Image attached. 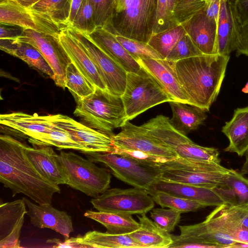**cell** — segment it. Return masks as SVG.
Instances as JSON below:
<instances>
[{
    "mask_svg": "<svg viewBox=\"0 0 248 248\" xmlns=\"http://www.w3.org/2000/svg\"><path fill=\"white\" fill-rule=\"evenodd\" d=\"M203 54L186 33L175 45L165 60L170 62Z\"/></svg>",
    "mask_w": 248,
    "mask_h": 248,
    "instance_id": "60d3db41",
    "label": "cell"
},
{
    "mask_svg": "<svg viewBox=\"0 0 248 248\" xmlns=\"http://www.w3.org/2000/svg\"><path fill=\"white\" fill-rule=\"evenodd\" d=\"M84 216L96 221L107 229V232L113 234L131 233L140 227L131 215L87 210Z\"/></svg>",
    "mask_w": 248,
    "mask_h": 248,
    "instance_id": "d6a6232c",
    "label": "cell"
},
{
    "mask_svg": "<svg viewBox=\"0 0 248 248\" xmlns=\"http://www.w3.org/2000/svg\"><path fill=\"white\" fill-rule=\"evenodd\" d=\"M240 222L242 226L248 230V206H242Z\"/></svg>",
    "mask_w": 248,
    "mask_h": 248,
    "instance_id": "db71d44e",
    "label": "cell"
},
{
    "mask_svg": "<svg viewBox=\"0 0 248 248\" xmlns=\"http://www.w3.org/2000/svg\"><path fill=\"white\" fill-rule=\"evenodd\" d=\"M14 25L0 23V40L9 39L19 36L22 33L23 29H18L19 27H13Z\"/></svg>",
    "mask_w": 248,
    "mask_h": 248,
    "instance_id": "816d5d0a",
    "label": "cell"
},
{
    "mask_svg": "<svg viewBox=\"0 0 248 248\" xmlns=\"http://www.w3.org/2000/svg\"><path fill=\"white\" fill-rule=\"evenodd\" d=\"M181 24L203 54H218L217 21L209 17L203 9Z\"/></svg>",
    "mask_w": 248,
    "mask_h": 248,
    "instance_id": "ac0fdd59",
    "label": "cell"
},
{
    "mask_svg": "<svg viewBox=\"0 0 248 248\" xmlns=\"http://www.w3.org/2000/svg\"><path fill=\"white\" fill-rule=\"evenodd\" d=\"M235 50L237 56L243 54L248 56V22L239 24Z\"/></svg>",
    "mask_w": 248,
    "mask_h": 248,
    "instance_id": "7dc6e473",
    "label": "cell"
},
{
    "mask_svg": "<svg viewBox=\"0 0 248 248\" xmlns=\"http://www.w3.org/2000/svg\"><path fill=\"white\" fill-rule=\"evenodd\" d=\"M96 28L108 30L111 24L114 0H92Z\"/></svg>",
    "mask_w": 248,
    "mask_h": 248,
    "instance_id": "f6af8a7d",
    "label": "cell"
},
{
    "mask_svg": "<svg viewBox=\"0 0 248 248\" xmlns=\"http://www.w3.org/2000/svg\"><path fill=\"white\" fill-rule=\"evenodd\" d=\"M77 238L84 248H144L129 234H113L92 231L83 236L78 235Z\"/></svg>",
    "mask_w": 248,
    "mask_h": 248,
    "instance_id": "1f68e13d",
    "label": "cell"
},
{
    "mask_svg": "<svg viewBox=\"0 0 248 248\" xmlns=\"http://www.w3.org/2000/svg\"><path fill=\"white\" fill-rule=\"evenodd\" d=\"M238 23L231 0H222L217 19L218 54L230 56L235 50L238 36Z\"/></svg>",
    "mask_w": 248,
    "mask_h": 248,
    "instance_id": "d4e9b609",
    "label": "cell"
},
{
    "mask_svg": "<svg viewBox=\"0 0 248 248\" xmlns=\"http://www.w3.org/2000/svg\"><path fill=\"white\" fill-rule=\"evenodd\" d=\"M233 9L238 23L248 22V0H234Z\"/></svg>",
    "mask_w": 248,
    "mask_h": 248,
    "instance_id": "c3c4849f",
    "label": "cell"
},
{
    "mask_svg": "<svg viewBox=\"0 0 248 248\" xmlns=\"http://www.w3.org/2000/svg\"><path fill=\"white\" fill-rule=\"evenodd\" d=\"M40 0H16L22 6L30 9Z\"/></svg>",
    "mask_w": 248,
    "mask_h": 248,
    "instance_id": "9f6ffc18",
    "label": "cell"
},
{
    "mask_svg": "<svg viewBox=\"0 0 248 248\" xmlns=\"http://www.w3.org/2000/svg\"><path fill=\"white\" fill-rule=\"evenodd\" d=\"M112 154L131 158L141 164L154 167H159L167 161L173 159L155 155L142 151L114 147Z\"/></svg>",
    "mask_w": 248,
    "mask_h": 248,
    "instance_id": "ee69618b",
    "label": "cell"
},
{
    "mask_svg": "<svg viewBox=\"0 0 248 248\" xmlns=\"http://www.w3.org/2000/svg\"><path fill=\"white\" fill-rule=\"evenodd\" d=\"M245 156V161L241 169V173L243 175L247 174L248 175V150L244 154Z\"/></svg>",
    "mask_w": 248,
    "mask_h": 248,
    "instance_id": "6f0895ef",
    "label": "cell"
},
{
    "mask_svg": "<svg viewBox=\"0 0 248 248\" xmlns=\"http://www.w3.org/2000/svg\"><path fill=\"white\" fill-rule=\"evenodd\" d=\"M22 199L28 208L27 215L34 226L50 229L65 238L70 237L74 229L71 217L67 213L54 208L51 204L37 205L25 197Z\"/></svg>",
    "mask_w": 248,
    "mask_h": 248,
    "instance_id": "d6986e66",
    "label": "cell"
},
{
    "mask_svg": "<svg viewBox=\"0 0 248 248\" xmlns=\"http://www.w3.org/2000/svg\"><path fill=\"white\" fill-rule=\"evenodd\" d=\"M0 23L32 30L56 37L67 27L22 6L16 0H0Z\"/></svg>",
    "mask_w": 248,
    "mask_h": 248,
    "instance_id": "4fadbf2b",
    "label": "cell"
},
{
    "mask_svg": "<svg viewBox=\"0 0 248 248\" xmlns=\"http://www.w3.org/2000/svg\"><path fill=\"white\" fill-rule=\"evenodd\" d=\"M176 0H167V5H168V13L170 16V17L171 20L175 24H180L177 23L174 19L173 16V12L174 7L175 6Z\"/></svg>",
    "mask_w": 248,
    "mask_h": 248,
    "instance_id": "11a10c76",
    "label": "cell"
},
{
    "mask_svg": "<svg viewBox=\"0 0 248 248\" xmlns=\"http://www.w3.org/2000/svg\"><path fill=\"white\" fill-rule=\"evenodd\" d=\"M26 144L8 135L0 136V182L12 196L23 194L39 204H51L59 186L42 177L26 154Z\"/></svg>",
    "mask_w": 248,
    "mask_h": 248,
    "instance_id": "6da1fadb",
    "label": "cell"
},
{
    "mask_svg": "<svg viewBox=\"0 0 248 248\" xmlns=\"http://www.w3.org/2000/svg\"><path fill=\"white\" fill-rule=\"evenodd\" d=\"M83 1V0H72L70 14L68 22V26H69L72 23Z\"/></svg>",
    "mask_w": 248,
    "mask_h": 248,
    "instance_id": "f5cc1de1",
    "label": "cell"
},
{
    "mask_svg": "<svg viewBox=\"0 0 248 248\" xmlns=\"http://www.w3.org/2000/svg\"><path fill=\"white\" fill-rule=\"evenodd\" d=\"M221 3L222 0H206L203 10L209 17L217 21Z\"/></svg>",
    "mask_w": 248,
    "mask_h": 248,
    "instance_id": "f907efd6",
    "label": "cell"
},
{
    "mask_svg": "<svg viewBox=\"0 0 248 248\" xmlns=\"http://www.w3.org/2000/svg\"><path fill=\"white\" fill-rule=\"evenodd\" d=\"M26 154L40 175L59 186L67 185L68 177L63 165L51 146L27 145Z\"/></svg>",
    "mask_w": 248,
    "mask_h": 248,
    "instance_id": "e0dca14e",
    "label": "cell"
},
{
    "mask_svg": "<svg viewBox=\"0 0 248 248\" xmlns=\"http://www.w3.org/2000/svg\"><path fill=\"white\" fill-rule=\"evenodd\" d=\"M103 51L116 62L127 73H138L141 67L121 44L115 34L104 28H96L85 34Z\"/></svg>",
    "mask_w": 248,
    "mask_h": 248,
    "instance_id": "cb8c5ba5",
    "label": "cell"
},
{
    "mask_svg": "<svg viewBox=\"0 0 248 248\" xmlns=\"http://www.w3.org/2000/svg\"><path fill=\"white\" fill-rule=\"evenodd\" d=\"M121 128V132L112 137L114 147L138 150L171 159L178 157L172 150L141 125H135L127 121Z\"/></svg>",
    "mask_w": 248,
    "mask_h": 248,
    "instance_id": "5bb4252c",
    "label": "cell"
},
{
    "mask_svg": "<svg viewBox=\"0 0 248 248\" xmlns=\"http://www.w3.org/2000/svg\"><path fill=\"white\" fill-rule=\"evenodd\" d=\"M51 129L37 140L29 138L32 145L54 146L59 149H73L83 153H89L87 149L76 141L64 129L53 124Z\"/></svg>",
    "mask_w": 248,
    "mask_h": 248,
    "instance_id": "836d02e7",
    "label": "cell"
},
{
    "mask_svg": "<svg viewBox=\"0 0 248 248\" xmlns=\"http://www.w3.org/2000/svg\"><path fill=\"white\" fill-rule=\"evenodd\" d=\"M46 243L52 245L53 248H83V246L78 242L77 236L65 238L63 241L56 238L49 239Z\"/></svg>",
    "mask_w": 248,
    "mask_h": 248,
    "instance_id": "681fc988",
    "label": "cell"
},
{
    "mask_svg": "<svg viewBox=\"0 0 248 248\" xmlns=\"http://www.w3.org/2000/svg\"><path fill=\"white\" fill-rule=\"evenodd\" d=\"M58 39L71 62L83 76L96 88L108 91L94 63L68 27L62 30Z\"/></svg>",
    "mask_w": 248,
    "mask_h": 248,
    "instance_id": "ffe728a7",
    "label": "cell"
},
{
    "mask_svg": "<svg viewBox=\"0 0 248 248\" xmlns=\"http://www.w3.org/2000/svg\"><path fill=\"white\" fill-rule=\"evenodd\" d=\"M176 25H177L174 23L170 17L167 0H157L156 19L153 34L160 32Z\"/></svg>",
    "mask_w": 248,
    "mask_h": 248,
    "instance_id": "bcb514c9",
    "label": "cell"
},
{
    "mask_svg": "<svg viewBox=\"0 0 248 248\" xmlns=\"http://www.w3.org/2000/svg\"><path fill=\"white\" fill-rule=\"evenodd\" d=\"M59 157L68 177L67 185L93 198L109 188L111 176L106 169L72 152L62 151Z\"/></svg>",
    "mask_w": 248,
    "mask_h": 248,
    "instance_id": "ba28073f",
    "label": "cell"
},
{
    "mask_svg": "<svg viewBox=\"0 0 248 248\" xmlns=\"http://www.w3.org/2000/svg\"><path fill=\"white\" fill-rule=\"evenodd\" d=\"M148 190L162 191L194 201L205 207H217L225 204L214 188L177 183L161 178L153 184Z\"/></svg>",
    "mask_w": 248,
    "mask_h": 248,
    "instance_id": "603a6c76",
    "label": "cell"
},
{
    "mask_svg": "<svg viewBox=\"0 0 248 248\" xmlns=\"http://www.w3.org/2000/svg\"><path fill=\"white\" fill-rule=\"evenodd\" d=\"M206 0H176L173 12L174 20L181 24L202 10Z\"/></svg>",
    "mask_w": 248,
    "mask_h": 248,
    "instance_id": "7bdbcfd3",
    "label": "cell"
},
{
    "mask_svg": "<svg viewBox=\"0 0 248 248\" xmlns=\"http://www.w3.org/2000/svg\"><path fill=\"white\" fill-rule=\"evenodd\" d=\"M229 59L219 54H202L172 62L189 105L209 110L219 93Z\"/></svg>",
    "mask_w": 248,
    "mask_h": 248,
    "instance_id": "7a4b0ae2",
    "label": "cell"
},
{
    "mask_svg": "<svg viewBox=\"0 0 248 248\" xmlns=\"http://www.w3.org/2000/svg\"><path fill=\"white\" fill-rule=\"evenodd\" d=\"M23 199L0 205V248H20L19 237L28 211Z\"/></svg>",
    "mask_w": 248,
    "mask_h": 248,
    "instance_id": "2e32d148",
    "label": "cell"
},
{
    "mask_svg": "<svg viewBox=\"0 0 248 248\" xmlns=\"http://www.w3.org/2000/svg\"><path fill=\"white\" fill-rule=\"evenodd\" d=\"M65 85L76 102L82 100L93 94L96 88L92 84L71 62L66 67Z\"/></svg>",
    "mask_w": 248,
    "mask_h": 248,
    "instance_id": "d590c367",
    "label": "cell"
},
{
    "mask_svg": "<svg viewBox=\"0 0 248 248\" xmlns=\"http://www.w3.org/2000/svg\"><path fill=\"white\" fill-rule=\"evenodd\" d=\"M72 0H40L30 9L46 16L55 23L68 26Z\"/></svg>",
    "mask_w": 248,
    "mask_h": 248,
    "instance_id": "e575fe53",
    "label": "cell"
},
{
    "mask_svg": "<svg viewBox=\"0 0 248 248\" xmlns=\"http://www.w3.org/2000/svg\"><path fill=\"white\" fill-rule=\"evenodd\" d=\"M68 27L94 63L108 91L122 96L126 86L127 72L84 34Z\"/></svg>",
    "mask_w": 248,
    "mask_h": 248,
    "instance_id": "7c38bea8",
    "label": "cell"
},
{
    "mask_svg": "<svg viewBox=\"0 0 248 248\" xmlns=\"http://www.w3.org/2000/svg\"><path fill=\"white\" fill-rule=\"evenodd\" d=\"M214 189L225 204L248 206V178L241 173L230 169L223 183Z\"/></svg>",
    "mask_w": 248,
    "mask_h": 248,
    "instance_id": "f546056e",
    "label": "cell"
},
{
    "mask_svg": "<svg viewBox=\"0 0 248 248\" xmlns=\"http://www.w3.org/2000/svg\"><path fill=\"white\" fill-rule=\"evenodd\" d=\"M186 33L184 27L180 24L152 34L147 43L165 60L175 45Z\"/></svg>",
    "mask_w": 248,
    "mask_h": 248,
    "instance_id": "8d00e7d4",
    "label": "cell"
},
{
    "mask_svg": "<svg viewBox=\"0 0 248 248\" xmlns=\"http://www.w3.org/2000/svg\"><path fill=\"white\" fill-rule=\"evenodd\" d=\"M150 134L185 159L220 164L217 149L199 145L175 129L168 117L159 115L141 125Z\"/></svg>",
    "mask_w": 248,
    "mask_h": 248,
    "instance_id": "52a82bcc",
    "label": "cell"
},
{
    "mask_svg": "<svg viewBox=\"0 0 248 248\" xmlns=\"http://www.w3.org/2000/svg\"><path fill=\"white\" fill-rule=\"evenodd\" d=\"M155 202L162 207H168L184 212L195 211L205 207L203 204L190 200L174 196L166 192L147 190Z\"/></svg>",
    "mask_w": 248,
    "mask_h": 248,
    "instance_id": "74e56055",
    "label": "cell"
},
{
    "mask_svg": "<svg viewBox=\"0 0 248 248\" xmlns=\"http://www.w3.org/2000/svg\"><path fill=\"white\" fill-rule=\"evenodd\" d=\"M53 124L67 131L78 142L90 152L112 153V138L71 117L62 114L52 115Z\"/></svg>",
    "mask_w": 248,
    "mask_h": 248,
    "instance_id": "9a60e30c",
    "label": "cell"
},
{
    "mask_svg": "<svg viewBox=\"0 0 248 248\" xmlns=\"http://www.w3.org/2000/svg\"><path fill=\"white\" fill-rule=\"evenodd\" d=\"M172 113L171 125L186 135L196 130L207 118L205 111L197 107L177 101L169 102Z\"/></svg>",
    "mask_w": 248,
    "mask_h": 248,
    "instance_id": "83f0119b",
    "label": "cell"
},
{
    "mask_svg": "<svg viewBox=\"0 0 248 248\" xmlns=\"http://www.w3.org/2000/svg\"><path fill=\"white\" fill-rule=\"evenodd\" d=\"M8 40L28 43L36 47L52 68L54 73L55 83L65 89V70L71 61L58 37L30 29H23L20 35Z\"/></svg>",
    "mask_w": 248,
    "mask_h": 248,
    "instance_id": "8fae6325",
    "label": "cell"
},
{
    "mask_svg": "<svg viewBox=\"0 0 248 248\" xmlns=\"http://www.w3.org/2000/svg\"><path fill=\"white\" fill-rule=\"evenodd\" d=\"M180 235L195 239L207 248H232L237 242L217 232L206 221L179 226Z\"/></svg>",
    "mask_w": 248,
    "mask_h": 248,
    "instance_id": "4dcf8cb0",
    "label": "cell"
},
{
    "mask_svg": "<svg viewBox=\"0 0 248 248\" xmlns=\"http://www.w3.org/2000/svg\"><path fill=\"white\" fill-rule=\"evenodd\" d=\"M116 38L136 61L139 59H163L159 53L147 43L115 35Z\"/></svg>",
    "mask_w": 248,
    "mask_h": 248,
    "instance_id": "ab89813d",
    "label": "cell"
},
{
    "mask_svg": "<svg viewBox=\"0 0 248 248\" xmlns=\"http://www.w3.org/2000/svg\"><path fill=\"white\" fill-rule=\"evenodd\" d=\"M229 140L225 151L242 156L248 150V106L236 109L231 120L222 128Z\"/></svg>",
    "mask_w": 248,
    "mask_h": 248,
    "instance_id": "484cf974",
    "label": "cell"
},
{
    "mask_svg": "<svg viewBox=\"0 0 248 248\" xmlns=\"http://www.w3.org/2000/svg\"><path fill=\"white\" fill-rule=\"evenodd\" d=\"M140 227L128 233L144 248H169L172 242L171 234L160 229L146 214L138 216Z\"/></svg>",
    "mask_w": 248,
    "mask_h": 248,
    "instance_id": "f1b7e54d",
    "label": "cell"
},
{
    "mask_svg": "<svg viewBox=\"0 0 248 248\" xmlns=\"http://www.w3.org/2000/svg\"><path fill=\"white\" fill-rule=\"evenodd\" d=\"M84 154L91 161L104 164L116 178L135 187L148 190L161 177L160 167L146 165L127 157L112 153Z\"/></svg>",
    "mask_w": 248,
    "mask_h": 248,
    "instance_id": "9c48e42d",
    "label": "cell"
},
{
    "mask_svg": "<svg viewBox=\"0 0 248 248\" xmlns=\"http://www.w3.org/2000/svg\"><path fill=\"white\" fill-rule=\"evenodd\" d=\"M86 35L96 29L92 0H83L71 24L68 26Z\"/></svg>",
    "mask_w": 248,
    "mask_h": 248,
    "instance_id": "f35d334b",
    "label": "cell"
},
{
    "mask_svg": "<svg viewBox=\"0 0 248 248\" xmlns=\"http://www.w3.org/2000/svg\"><path fill=\"white\" fill-rule=\"evenodd\" d=\"M121 96L127 121L156 105L173 101L164 88L142 67L138 73H127L126 86Z\"/></svg>",
    "mask_w": 248,
    "mask_h": 248,
    "instance_id": "8992f818",
    "label": "cell"
},
{
    "mask_svg": "<svg viewBox=\"0 0 248 248\" xmlns=\"http://www.w3.org/2000/svg\"><path fill=\"white\" fill-rule=\"evenodd\" d=\"M1 125L16 132L20 137H29L32 140H37L52 128L53 123L52 115H39L36 113L30 114L21 112H15L0 116Z\"/></svg>",
    "mask_w": 248,
    "mask_h": 248,
    "instance_id": "44dd1931",
    "label": "cell"
},
{
    "mask_svg": "<svg viewBox=\"0 0 248 248\" xmlns=\"http://www.w3.org/2000/svg\"><path fill=\"white\" fill-rule=\"evenodd\" d=\"M137 61L155 78L173 101L189 104V97L179 81L172 62L154 59Z\"/></svg>",
    "mask_w": 248,
    "mask_h": 248,
    "instance_id": "7402d4cb",
    "label": "cell"
},
{
    "mask_svg": "<svg viewBox=\"0 0 248 248\" xmlns=\"http://www.w3.org/2000/svg\"><path fill=\"white\" fill-rule=\"evenodd\" d=\"M90 202L98 211L131 215L146 214L155 205L147 190L135 187L108 189Z\"/></svg>",
    "mask_w": 248,
    "mask_h": 248,
    "instance_id": "30bf717a",
    "label": "cell"
},
{
    "mask_svg": "<svg viewBox=\"0 0 248 248\" xmlns=\"http://www.w3.org/2000/svg\"><path fill=\"white\" fill-rule=\"evenodd\" d=\"M159 167L161 179L211 188L221 185L230 170L220 164L179 157L166 162Z\"/></svg>",
    "mask_w": 248,
    "mask_h": 248,
    "instance_id": "5b68a950",
    "label": "cell"
},
{
    "mask_svg": "<svg viewBox=\"0 0 248 248\" xmlns=\"http://www.w3.org/2000/svg\"><path fill=\"white\" fill-rule=\"evenodd\" d=\"M0 48L54 80V73L52 68L42 54L32 45L13 40H0Z\"/></svg>",
    "mask_w": 248,
    "mask_h": 248,
    "instance_id": "4316f807",
    "label": "cell"
},
{
    "mask_svg": "<svg viewBox=\"0 0 248 248\" xmlns=\"http://www.w3.org/2000/svg\"><path fill=\"white\" fill-rule=\"evenodd\" d=\"M74 114L83 124L111 138L113 129L121 127L127 121L121 96L96 88L95 92L77 102Z\"/></svg>",
    "mask_w": 248,
    "mask_h": 248,
    "instance_id": "277c9868",
    "label": "cell"
},
{
    "mask_svg": "<svg viewBox=\"0 0 248 248\" xmlns=\"http://www.w3.org/2000/svg\"><path fill=\"white\" fill-rule=\"evenodd\" d=\"M157 0H114L108 31L115 35L145 43L152 35Z\"/></svg>",
    "mask_w": 248,
    "mask_h": 248,
    "instance_id": "3957f363",
    "label": "cell"
},
{
    "mask_svg": "<svg viewBox=\"0 0 248 248\" xmlns=\"http://www.w3.org/2000/svg\"><path fill=\"white\" fill-rule=\"evenodd\" d=\"M181 213V212L171 208H153L150 216L160 229L170 233L179 223Z\"/></svg>",
    "mask_w": 248,
    "mask_h": 248,
    "instance_id": "b9f144b4",
    "label": "cell"
}]
</instances>
